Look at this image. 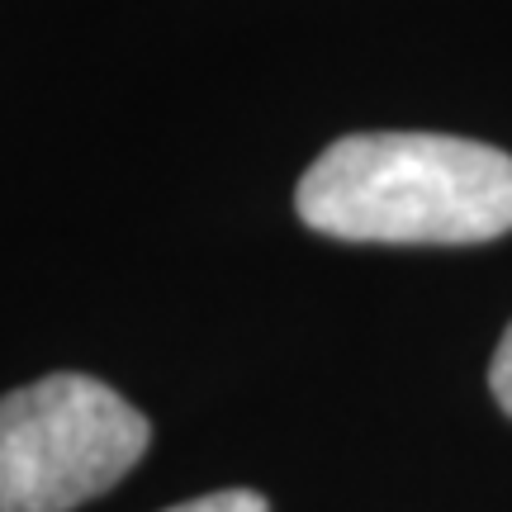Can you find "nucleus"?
Returning a JSON list of instances; mask_svg holds the SVG:
<instances>
[{
    "instance_id": "f257e3e1",
    "label": "nucleus",
    "mask_w": 512,
    "mask_h": 512,
    "mask_svg": "<svg viewBox=\"0 0 512 512\" xmlns=\"http://www.w3.org/2000/svg\"><path fill=\"white\" fill-rule=\"evenodd\" d=\"M294 204L342 242H494L512 233V157L451 133H351L304 171Z\"/></svg>"
},
{
    "instance_id": "f03ea898",
    "label": "nucleus",
    "mask_w": 512,
    "mask_h": 512,
    "mask_svg": "<svg viewBox=\"0 0 512 512\" xmlns=\"http://www.w3.org/2000/svg\"><path fill=\"white\" fill-rule=\"evenodd\" d=\"M147 418L91 375H43L0 399V512H72L143 460Z\"/></svg>"
},
{
    "instance_id": "7ed1b4c3",
    "label": "nucleus",
    "mask_w": 512,
    "mask_h": 512,
    "mask_svg": "<svg viewBox=\"0 0 512 512\" xmlns=\"http://www.w3.org/2000/svg\"><path fill=\"white\" fill-rule=\"evenodd\" d=\"M166 512H271V503L252 489H223V494H204L190 498L181 508H166Z\"/></svg>"
},
{
    "instance_id": "20e7f679",
    "label": "nucleus",
    "mask_w": 512,
    "mask_h": 512,
    "mask_svg": "<svg viewBox=\"0 0 512 512\" xmlns=\"http://www.w3.org/2000/svg\"><path fill=\"white\" fill-rule=\"evenodd\" d=\"M489 389H494L498 408L512 418V323H508V332H503V342H498V351H494V366H489Z\"/></svg>"
}]
</instances>
